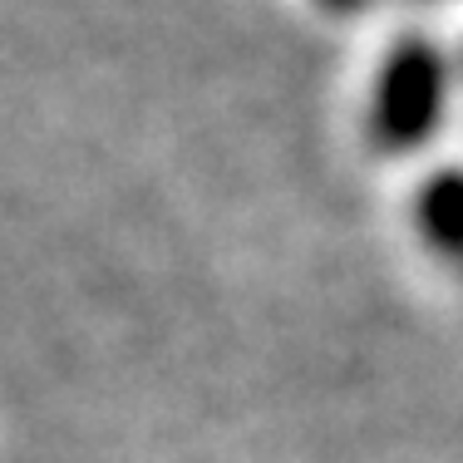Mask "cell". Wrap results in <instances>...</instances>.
<instances>
[{
  "label": "cell",
  "mask_w": 463,
  "mask_h": 463,
  "mask_svg": "<svg viewBox=\"0 0 463 463\" xmlns=\"http://www.w3.org/2000/svg\"><path fill=\"white\" fill-rule=\"evenodd\" d=\"M449 70L429 40H394L380 54L365 99V134L374 153H410L444 124Z\"/></svg>",
  "instance_id": "obj_1"
},
{
  "label": "cell",
  "mask_w": 463,
  "mask_h": 463,
  "mask_svg": "<svg viewBox=\"0 0 463 463\" xmlns=\"http://www.w3.org/2000/svg\"><path fill=\"white\" fill-rule=\"evenodd\" d=\"M410 222L429 257L463 267V168H439L419 183Z\"/></svg>",
  "instance_id": "obj_2"
}]
</instances>
